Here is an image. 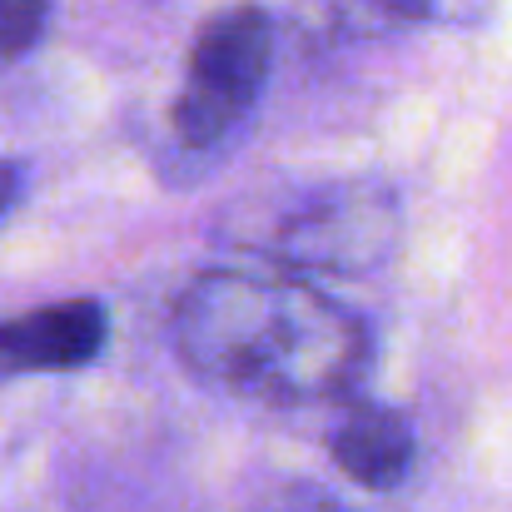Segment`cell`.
Masks as SVG:
<instances>
[{"label": "cell", "mask_w": 512, "mask_h": 512, "mask_svg": "<svg viewBox=\"0 0 512 512\" xmlns=\"http://www.w3.org/2000/svg\"><path fill=\"white\" fill-rule=\"evenodd\" d=\"M398 244V199L378 184H334L279 219L274 254L304 274H368Z\"/></svg>", "instance_id": "cell-3"}, {"label": "cell", "mask_w": 512, "mask_h": 512, "mask_svg": "<svg viewBox=\"0 0 512 512\" xmlns=\"http://www.w3.org/2000/svg\"><path fill=\"white\" fill-rule=\"evenodd\" d=\"M413 423L398 408L383 403H353L339 418L329 453L339 463V473L348 483L368 488V493H388L408 478L413 468Z\"/></svg>", "instance_id": "cell-5"}, {"label": "cell", "mask_w": 512, "mask_h": 512, "mask_svg": "<svg viewBox=\"0 0 512 512\" xmlns=\"http://www.w3.org/2000/svg\"><path fill=\"white\" fill-rule=\"evenodd\" d=\"M433 10V0H304L309 30L324 40H368L398 25H413Z\"/></svg>", "instance_id": "cell-6"}, {"label": "cell", "mask_w": 512, "mask_h": 512, "mask_svg": "<svg viewBox=\"0 0 512 512\" xmlns=\"http://www.w3.org/2000/svg\"><path fill=\"white\" fill-rule=\"evenodd\" d=\"M274 40L279 30L264 5H229L199 25L170 110L179 145L204 150L244 125L274 70Z\"/></svg>", "instance_id": "cell-2"}, {"label": "cell", "mask_w": 512, "mask_h": 512, "mask_svg": "<svg viewBox=\"0 0 512 512\" xmlns=\"http://www.w3.org/2000/svg\"><path fill=\"white\" fill-rule=\"evenodd\" d=\"M174 353L214 388L264 403H329L368 363V329L299 274L204 269L174 299Z\"/></svg>", "instance_id": "cell-1"}, {"label": "cell", "mask_w": 512, "mask_h": 512, "mask_svg": "<svg viewBox=\"0 0 512 512\" xmlns=\"http://www.w3.org/2000/svg\"><path fill=\"white\" fill-rule=\"evenodd\" d=\"M50 0H0V65L25 55L45 30Z\"/></svg>", "instance_id": "cell-7"}, {"label": "cell", "mask_w": 512, "mask_h": 512, "mask_svg": "<svg viewBox=\"0 0 512 512\" xmlns=\"http://www.w3.org/2000/svg\"><path fill=\"white\" fill-rule=\"evenodd\" d=\"M105 339L110 314L100 299H60L20 319H0V378L75 373L100 358Z\"/></svg>", "instance_id": "cell-4"}, {"label": "cell", "mask_w": 512, "mask_h": 512, "mask_svg": "<svg viewBox=\"0 0 512 512\" xmlns=\"http://www.w3.org/2000/svg\"><path fill=\"white\" fill-rule=\"evenodd\" d=\"M20 194H25V165H15V160H0V219L20 204Z\"/></svg>", "instance_id": "cell-8"}]
</instances>
